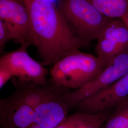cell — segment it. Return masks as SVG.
<instances>
[{
    "mask_svg": "<svg viewBox=\"0 0 128 128\" xmlns=\"http://www.w3.org/2000/svg\"><path fill=\"white\" fill-rule=\"evenodd\" d=\"M30 20L28 45L34 46L44 66H53L83 46L64 18L58 7L50 0H22Z\"/></svg>",
    "mask_w": 128,
    "mask_h": 128,
    "instance_id": "cell-1",
    "label": "cell"
},
{
    "mask_svg": "<svg viewBox=\"0 0 128 128\" xmlns=\"http://www.w3.org/2000/svg\"><path fill=\"white\" fill-rule=\"evenodd\" d=\"M105 66L97 56L74 51L52 66L51 82L66 91L76 90L92 81Z\"/></svg>",
    "mask_w": 128,
    "mask_h": 128,
    "instance_id": "cell-2",
    "label": "cell"
},
{
    "mask_svg": "<svg viewBox=\"0 0 128 128\" xmlns=\"http://www.w3.org/2000/svg\"><path fill=\"white\" fill-rule=\"evenodd\" d=\"M58 7L84 46H88L97 40L114 19L104 16L87 0H60Z\"/></svg>",
    "mask_w": 128,
    "mask_h": 128,
    "instance_id": "cell-3",
    "label": "cell"
},
{
    "mask_svg": "<svg viewBox=\"0 0 128 128\" xmlns=\"http://www.w3.org/2000/svg\"><path fill=\"white\" fill-rule=\"evenodd\" d=\"M128 73V48L114 56L87 85L76 90L66 92L64 99L69 109H73L80 102L109 86Z\"/></svg>",
    "mask_w": 128,
    "mask_h": 128,
    "instance_id": "cell-4",
    "label": "cell"
},
{
    "mask_svg": "<svg viewBox=\"0 0 128 128\" xmlns=\"http://www.w3.org/2000/svg\"><path fill=\"white\" fill-rule=\"evenodd\" d=\"M27 46H21L2 56L0 67L7 69L20 82H30L40 86L48 84V70L34 60L28 53Z\"/></svg>",
    "mask_w": 128,
    "mask_h": 128,
    "instance_id": "cell-5",
    "label": "cell"
},
{
    "mask_svg": "<svg viewBox=\"0 0 128 128\" xmlns=\"http://www.w3.org/2000/svg\"><path fill=\"white\" fill-rule=\"evenodd\" d=\"M128 73L116 82L80 102L78 112L97 114L114 109L127 100Z\"/></svg>",
    "mask_w": 128,
    "mask_h": 128,
    "instance_id": "cell-6",
    "label": "cell"
},
{
    "mask_svg": "<svg viewBox=\"0 0 128 128\" xmlns=\"http://www.w3.org/2000/svg\"><path fill=\"white\" fill-rule=\"evenodd\" d=\"M0 20L9 28L11 40L21 46H29L30 20L22 0H0Z\"/></svg>",
    "mask_w": 128,
    "mask_h": 128,
    "instance_id": "cell-7",
    "label": "cell"
},
{
    "mask_svg": "<svg viewBox=\"0 0 128 128\" xmlns=\"http://www.w3.org/2000/svg\"><path fill=\"white\" fill-rule=\"evenodd\" d=\"M96 40L97 56L106 66L116 55L128 48V29L121 18L113 19Z\"/></svg>",
    "mask_w": 128,
    "mask_h": 128,
    "instance_id": "cell-8",
    "label": "cell"
},
{
    "mask_svg": "<svg viewBox=\"0 0 128 128\" xmlns=\"http://www.w3.org/2000/svg\"><path fill=\"white\" fill-rule=\"evenodd\" d=\"M34 109L12 96L0 100V128H30L35 123Z\"/></svg>",
    "mask_w": 128,
    "mask_h": 128,
    "instance_id": "cell-9",
    "label": "cell"
},
{
    "mask_svg": "<svg viewBox=\"0 0 128 128\" xmlns=\"http://www.w3.org/2000/svg\"><path fill=\"white\" fill-rule=\"evenodd\" d=\"M61 91L35 108L36 128H56L68 115L69 107Z\"/></svg>",
    "mask_w": 128,
    "mask_h": 128,
    "instance_id": "cell-10",
    "label": "cell"
},
{
    "mask_svg": "<svg viewBox=\"0 0 128 128\" xmlns=\"http://www.w3.org/2000/svg\"><path fill=\"white\" fill-rule=\"evenodd\" d=\"M14 84L16 89L11 96L33 109L58 92L66 91L51 82L40 86L30 82H20L18 80Z\"/></svg>",
    "mask_w": 128,
    "mask_h": 128,
    "instance_id": "cell-11",
    "label": "cell"
},
{
    "mask_svg": "<svg viewBox=\"0 0 128 128\" xmlns=\"http://www.w3.org/2000/svg\"><path fill=\"white\" fill-rule=\"evenodd\" d=\"M110 112L97 114L77 112L68 115L56 128H101Z\"/></svg>",
    "mask_w": 128,
    "mask_h": 128,
    "instance_id": "cell-12",
    "label": "cell"
},
{
    "mask_svg": "<svg viewBox=\"0 0 128 128\" xmlns=\"http://www.w3.org/2000/svg\"><path fill=\"white\" fill-rule=\"evenodd\" d=\"M104 16L121 18L128 14V0H87Z\"/></svg>",
    "mask_w": 128,
    "mask_h": 128,
    "instance_id": "cell-13",
    "label": "cell"
},
{
    "mask_svg": "<svg viewBox=\"0 0 128 128\" xmlns=\"http://www.w3.org/2000/svg\"><path fill=\"white\" fill-rule=\"evenodd\" d=\"M101 128H128V102L125 101L110 111Z\"/></svg>",
    "mask_w": 128,
    "mask_h": 128,
    "instance_id": "cell-14",
    "label": "cell"
},
{
    "mask_svg": "<svg viewBox=\"0 0 128 128\" xmlns=\"http://www.w3.org/2000/svg\"><path fill=\"white\" fill-rule=\"evenodd\" d=\"M11 40V33L6 23L0 20V52L4 50L7 43Z\"/></svg>",
    "mask_w": 128,
    "mask_h": 128,
    "instance_id": "cell-15",
    "label": "cell"
},
{
    "mask_svg": "<svg viewBox=\"0 0 128 128\" xmlns=\"http://www.w3.org/2000/svg\"><path fill=\"white\" fill-rule=\"evenodd\" d=\"M12 78H13L12 74L7 69L0 67V89L4 87Z\"/></svg>",
    "mask_w": 128,
    "mask_h": 128,
    "instance_id": "cell-16",
    "label": "cell"
},
{
    "mask_svg": "<svg viewBox=\"0 0 128 128\" xmlns=\"http://www.w3.org/2000/svg\"><path fill=\"white\" fill-rule=\"evenodd\" d=\"M121 19L122 20L124 23L125 24L126 27L127 28L128 30V14L126 15L123 16Z\"/></svg>",
    "mask_w": 128,
    "mask_h": 128,
    "instance_id": "cell-17",
    "label": "cell"
},
{
    "mask_svg": "<svg viewBox=\"0 0 128 128\" xmlns=\"http://www.w3.org/2000/svg\"><path fill=\"white\" fill-rule=\"evenodd\" d=\"M126 102H128V99H127V100L126 101Z\"/></svg>",
    "mask_w": 128,
    "mask_h": 128,
    "instance_id": "cell-18",
    "label": "cell"
}]
</instances>
